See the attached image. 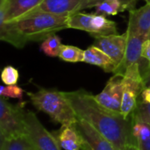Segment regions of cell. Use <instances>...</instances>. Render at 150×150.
Returning <instances> with one entry per match:
<instances>
[{
    "mask_svg": "<svg viewBox=\"0 0 150 150\" xmlns=\"http://www.w3.org/2000/svg\"><path fill=\"white\" fill-rule=\"evenodd\" d=\"M76 116L91 125L108 139L117 150H126L128 145H135L133 135L131 115L125 118L121 113L108 110L100 105L95 96L86 91H63Z\"/></svg>",
    "mask_w": 150,
    "mask_h": 150,
    "instance_id": "cell-1",
    "label": "cell"
},
{
    "mask_svg": "<svg viewBox=\"0 0 150 150\" xmlns=\"http://www.w3.org/2000/svg\"><path fill=\"white\" fill-rule=\"evenodd\" d=\"M69 15L34 13L0 25V40L17 48L28 42L43 41L48 36L69 28Z\"/></svg>",
    "mask_w": 150,
    "mask_h": 150,
    "instance_id": "cell-2",
    "label": "cell"
},
{
    "mask_svg": "<svg viewBox=\"0 0 150 150\" xmlns=\"http://www.w3.org/2000/svg\"><path fill=\"white\" fill-rule=\"evenodd\" d=\"M26 94L33 106L47 113L53 121L62 126H71L76 123L77 116L63 91L42 88L36 92Z\"/></svg>",
    "mask_w": 150,
    "mask_h": 150,
    "instance_id": "cell-3",
    "label": "cell"
},
{
    "mask_svg": "<svg viewBox=\"0 0 150 150\" xmlns=\"http://www.w3.org/2000/svg\"><path fill=\"white\" fill-rule=\"evenodd\" d=\"M68 25L69 28L84 31L95 39L118 34L117 24L99 14L75 12L69 15Z\"/></svg>",
    "mask_w": 150,
    "mask_h": 150,
    "instance_id": "cell-4",
    "label": "cell"
},
{
    "mask_svg": "<svg viewBox=\"0 0 150 150\" xmlns=\"http://www.w3.org/2000/svg\"><path fill=\"white\" fill-rule=\"evenodd\" d=\"M25 135V111L18 105H11L4 97L0 98L1 141Z\"/></svg>",
    "mask_w": 150,
    "mask_h": 150,
    "instance_id": "cell-5",
    "label": "cell"
},
{
    "mask_svg": "<svg viewBox=\"0 0 150 150\" xmlns=\"http://www.w3.org/2000/svg\"><path fill=\"white\" fill-rule=\"evenodd\" d=\"M145 89L140 66L134 63L129 66L123 76V98L121 114L128 118L135 110L138 99Z\"/></svg>",
    "mask_w": 150,
    "mask_h": 150,
    "instance_id": "cell-6",
    "label": "cell"
},
{
    "mask_svg": "<svg viewBox=\"0 0 150 150\" xmlns=\"http://www.w3.org/2000/svg\"><path fill=\"white\" fill-rule=\"evenodd\" d=\"M25 136L35 149L62 150L54 134L42 126L33 112H25Z\"/></svg>",
    "mask_w": 150,
    "mask_h": 150,
    "instance_id": "cell-7",
    "label": "cell"
},
{
    "mask_svg": "<svg viewBox=\"0 0 150 150\" xmlns=\"http://www.w3.org/2000/svg\"><path fill=\"white\" fill-rule=\"evenodd\" d=\"M127 33V43L125 57H124L122 63L116 69L113 75L117 74V75L124 76L127 69L134 63L139 64L140 69L142 75L150 64L149 61H147L145 58L142 57V45L144 41L148 39L142 36L131 34L128 33Z\"/></svg>",
    "mask_w": 150,
    "mask_h": 150,
    "instance_id": "cell-8",
    "label": "cell"
},
{
    "mask_svg": "<svg viewBox=\"0 0 150 150\" xmlns=\"http://www.w3.org/2000/svg\"><path fill=\"white\" fill-rule=\"evenodd\" d=\"M123 98V76L114 74L105 84L104 90L95 95L97 101L110 111L121 113Z\"/></svg>",
    "mask_w": 150,
    "mask_h": 150,
    "instance_id": "cell-9",
    "label": "cell"
},
{
    "mask_svg": "<svg viewBox=\"0 0 150 150\" xmlns=\"http://www.w3.org/2000/svg\"><path fill=\"white\" fill-rule=\"evenodd\" d=\"M127 43V33L113 34L95 39L93 46L104 51L110 56L118 65V68L122 63ZM117 68V69H118Z\"/></svg>",
    "mask_w": 150,
    "mask_h": 150,
    "instance_id": "cell-10",
    "label": "cell"
},
{
    "mask_svg": "<svg viewBox=\"0 0 150 150\" xmlns=\"http://www.w3.org/2000/svg\"><path fill=\"white\" fill-rule=\"evenodd\" d=\"M75 127L83 140L84 150H117L108 139L84 120L77 117Z\"/></svg>",
    "mask_w": 150,
    "mask_h": 150,
    "instance_id": "cell-11",
    "label": "cell"
},
{
    "mask_svg": "<svg viewBox=\"0 0 150 150\" xmlns=\"http://www.w3.org/2000/svg\"><path fill=\"white\" fill-rule=\"evenodd\" d=\"M43 0H0V25L20 18Z\"/></svg>",
    "mask_w": 150,
    "mask_h": 150,
    "instance_id": "cell-12",
    "label": "cell"
},
{
    "mask_svg": "<svg viewBox=\"0 0 150 150\" xmlns=\"http://www.w3.org/2000/svg\"><path fill=\"white\" fill-rule=\"evenodd\" d=\"M84 1L85 0H43L37 7L25 15L34 13L70 15L83 10Z\"/></svg>",
    "mask_w": 150,
    "mask_h": 150,
    "instance_id": "cell-13",
    "label": "cell"
},
{
    "mask_svg": "<svg viewBox=\"0 0 150 150\" xmlns=\"http://www.w3.org/2000/svg\"><path fill=\"white\" fill-rule=\"evenodd\" d=\"M127 33L145 37L150 33V4H146L139 9L129 11Z\"/></svg>",
    "mask_w": 150,
    "mask_h": 150,
    "instance_id": "cell-14",
    "label": "cell"
},
{
    "mask_svg": "<svg viewBox=\"0 0 150 150\" xmlns=\"http://www.w3.org/2000/svg\"><path fill=\"white\" fill-rule=\"evenodd\" d=\"M60 147L64 150H84L83 140L74 125L62 126L61 129L54 134Z\"/></svg>",
    "mask_w": 150,
    "mask_h": 150,
    "instance_id": "cell-15",
    "label": "cell"
},
{
    "mask_svg": "<svg viewBox=\"0 0 150 150\" xmlns=\"http://www.w3.org/2000/svg\"><path fill=\"white\" fill-rule=\"evenodd\" d=\"M83 62L98 66L101 68L105 72L112 74L118 68L117 63L110 56H108L104 51L93 45L84 50Z\"/></svg>",
    "mask_w": 150,
    "mask_h": 150,
    "instance_id": "cell-16",
    "label": "cell"
},
{
    "mask_svg": "<svg viewBox=\"0 0 150 150\" xmlns=\"http://www.w3.org/2000/svg\"><path fill=\"white\" fill-rule=\"evenodd\" d=\"M131 121L136 147L140 150H150V126L134 112L131 114Z\"/></svg>",
    "mask_w": 150,
    "mask_h": 150,
    "instance_id": "cell-17",
    "label": "cell"
},
{
    "mask_svg": "<svg viewBox=\"0 0 150 150\" xmlns=\"http://www.w3.org/2000/svg\"><path fill=\"white\" fill-rule=\"evenodd\" d=\"M97 14L103 16H115L119 12L127 11L124 4L120 0H105L95 7Z\"/></svg>",
    "mask_w": 150,
    "mask_h": 150,
    "instance_id": "cell-18",
    "label": "cell"
},
{
    "mask_svg": "<svg viewBox=\"0 0 150 150\" xmlns=\"http://www.w3.org/2000/svg\"><path fill=\"white\" fill-rule=\"evenodd\" d=\"M41 42V52H43L46 55L50 57H59L62 44L61 38L58 35H56V33L48 36L46 40H44Z\"/></svg>",
    "mask_w": 150,
    "mask_h": 150,
    "instance_id": "cell-19",
    "label": "cell"
},
{
    "mask_svg": "<svg viewBox=\"0 0 150 150\" xmlns=\"http://www.w3.org/2000/svg\"><path fill=\"white\" fill-rule=\"evenodd\" d=\"M59 58L68 62H83L84 50L70 45H62Z\"/></svg>",
    "mask_w": 150,
    "mask_h": 150,
    "instance_id": "cell-20",
    "label": "cell"
},
{
    "mask_svg": "<svg viewBox=\"0 0 150 150\" xmlns=\"http://www.w3.org/2000/svg\"><path fill=\"white\" fill-rule=\"evenodd\" d=\"M33 149V146L25 135L1 141L0 150H32Z\"/></svg>",
    "mask_w": 150,
    "mask_h": 150,
    "instance_id": "cell-21",
    "label": "cell"
},
{
    "mask_svg": "<svg viewBox=\"0 0 150 150\" xmlns=\"http://www.w3.org/2000/svg\"><path fill=\"white\" fill-rule=\"evenodd\" d=\"M1 77L5 85H14L17 84L18 81L19 74L16 68L12 66H6L2 70Z\"/></svg>",
    "mask_w": 150,
    "mask_h": 150,
    "instance_id": "cell-22",
    "label": "cell"
},
{
    "mask_svg": "<svg viewBox=\"0 0 150 150\" xmlns=\"http://www.w3.org/2000/svg\"><path fill=\"white\" fill-rule=\"evenodd\" d=\"M24 91L18 86L17 84L14 85H5L0 87V96L4 98H22Z\"/></svg>",
    "mask_w": 150,
    "mask_h": 150,
    "instance_id": "cell-23",
    "label": "cell"
},
{
    "mask_svg": "<svg viewBox=\"0 0 150 150\" xmlns=\"http://www.w3.org/2000/svg\"><path fill=\"white\" fill-rule=\"evenodd\" d=\"M143 121L148 123L150 126V105L143 102L140 98L138 99L137 105L134 111Z\"/></svg>",
    "mask_w": 150,
    "mask_h": 150,
    "instance_id": "cell-24",
    "label": "cell"
},
{
    "mask_svg": "<svg viewBox=\"0 0 150 150\" xmlns=\"http://www.w3.org/2000/svg\"><path fill=\"white\" fill-rule=\"evenodd\" d=\"M103 1H105V0H85L84 4H83V10L87 9V8H93L97 4H100ZM120 1L124 4V6L126 7V9L127 11L135 9L137 0H120Z\"/></svg>",
    "mask_w": 150,
    "mask_h": 150,
    "instance_id": "cell-25",
    "label": "cell"
},
{
    "mask_svg": "<svg viewBox=\"0 0 150 150\" xmlns=\"http://www.w3.org/2000/svg\"><path fill=\"white\" fill-rule=\"evenodd\" d=\"M142 57L150 62V40H146L142 45Z\"/></svg>",
    "mask_w": 150,
    "mask_h": 150,
    "instance_id": "cell-26",
    "label": "cell"
},
{
    "mask_svg": "<svg viewBox=\"0 0 150 150\" xmlns=\"http://www.w3.org/2000/svg\"><path fill=\"white\" fill-rule=\"evenodd\" d=\"M141 100H142L145 103H148L150 105V88H145L143 91L142 92L140 98Z\"/></svg>",
    "mask_w": 150,
    "mask_h": 150,
    "instance_id": "cell-27",
    "label": "cell"
},
{
    "mask_svg": "<svg viewBox=\"0 0 150 150\" xmlns=\"http://www.w3.org/2000/svg\"><path fill=\"white\" fill-rule=\"evenodd\" d=\"M142 78L145 88H150V64L146 71L142 74Z\"/></svg>",
    "mask_w": 150,
    "mask_h": 150,
    "instance_id": "cell-28",
    "label": "cell"
},
{
    "mask_svg": "<svg viewBox=\"0 0 150 150\" xmlns=\"http://www.w3.org/2000/svg\"><path fill=\"white\" fill-rule=\"evenodd\" d=\"M126 150H140L136 146H134V145H128L127 147V149Z\"/></svg>",
    "mask_w": 150,
    "mask_h": 150,
    "instance_id": "cell-29",
    "label": "cell"
},
{
    "mask_svg": "<svg viewBox=\"0 0 150 150\" xmlns=\"http://www.w3.org/2000/svg\"><path fill=\"white\" fill-rule=\"evenodd\" d=\"M145 2H146L147 4H150V0H145Z\"/></svg>",
    "mask_w": 150,
    "mask_h": 150,
    "instance_id": "cell-30",
    "label": "cell"
},
{
    "mask_svg": "<svg viewBox=\"0 0 150 150\" xmlns=\"http://www.w3.org/2000/svg\"><path fill=\"white\" fill-rule=\"evenodd\" d=\"M148 40H150V33H149V36H148Z\"/></svg>",
    "mask_w": 150,
    "mask_h": 150,
    "instance_id": "cell-31",
    "label": "cell"
},
{
    "mask_svg": "<svg viewBox=\"0 0 150 150\" xmlns=\"http://www.w3.org/2000/svg\"><path fill=\"white\" fill-rule=\"evenodd\" d=\"M32 150H36V149H34V148H33V149H32Z\"/></svg>",
    "mask_w": 150,
    "mask_h": 150,
    "instance_id": "cell-32",
    "label": "cell"
}]
</instances>
